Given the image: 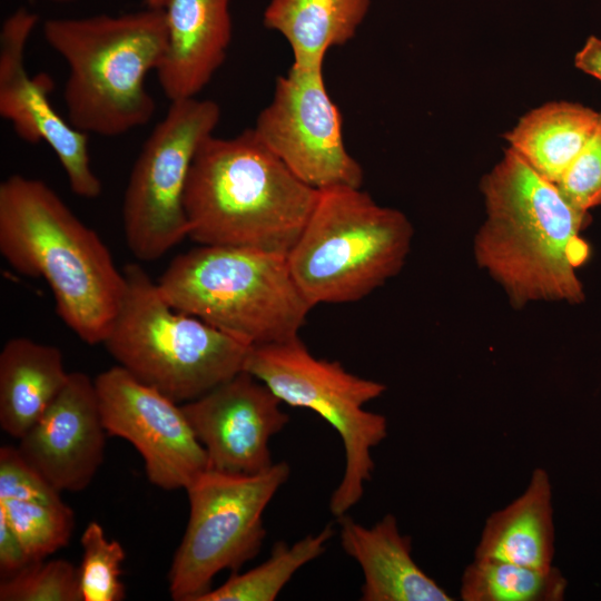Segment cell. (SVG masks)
Wrapping results in <instances>:
<instances>
[{
	"instance_id": "cell-1",
	"label": "cell",
	"mask_w": 601,
	"mask_h": 601,
	"mask_svg": "<svg viewBox=\"0 0 601 601\" xmlns=\"http://www.w3.org/2000/svg\"><path fill=\"white\" fill-rule=\"evenodd\" d=\"M485 219L473 244L475 260L521 308L533 302L584 299L578 268L589 257L581 237L588 213L510 147L481 180Z\"/></svg>"
},
{
	"instance_id": "cell-2",
	"label": "cell",
	"mask_w": 601,
	"mask_h": 601,
	"mask_svg": "<svg viewBox=\"0 0 601 601\" xmlns=\"http://www.w3.org/2000/svg\"><path fill=\"white\" fill-rule=\"evenodd\" d=\"M0 252L20 275L46 280L57 314L82 342L104 343L124 297V272L48 184L18 174L0 184Z\"/></svg>"
},
{
	"instance_id": "cell-3",
	"label": "cell",
	"mask_w": 601,
	"mask_h": 601,
	"mask_svg": "<svg viewBox=\"0 0 601 601\" xmlns=\"http://www.w3.org/2000/svg\"><path fill=\"white\" fill-rule=\"evenodd\" d=\"M317 197L318 190L295 176L253 129L230 138L211 135L187 179L188 238L287 256Z\"/></svg>"
},
{
	"instance_id": "cell-4",
	"label": "cell",
	"mask_w": 601,
	"mask_h": 601,
	"mask_svg": "<svg viewBox=\"0 0 601 601\" xmlns=\"http://www.w3.org/2000/svg\"><path fill=\"white\" fill-rule=\"evenodd\" d=\"M42 30L68 67L63 101L75 128L116 137L150 121L156 104L146 77L167 46L162 9L53 18Z\"/></svg>"
},
{
	"instance_id": "cell-5",
	"label": "cell",
	"mask_w": 601,
	"mask_h": 601,
	"mask_svg": "<svg viewBox=\"0 0 601 601\" xmlns=\"http://www.w3.org/2000/svg\"><path fill=\"white\" fill-rule=\"evenodd\" d=\"M157 284L175 309L248 346L298 336L313 308L286 256L249 248L200 245L175 257Z\"/></svg>"
},
{
	"instance_id": "cell-6",
	"label": "cell",
	"mask_w": 601,
	"mask_h": 601,
	"mask_svg": "<svg viewBox=\"0 0 601 601\" xmlns=\"http://www.w3.org/2000/svg\"><path fill=\"white\" fill-rule=\"evenodd\" d=\"M122 272L124 297L102 343L120 367L177 404L244 371L250 346L175 309L140 265Z\"/></svg>"
},
{
	"instance_id": "cell-7",
	"label": "cell",
	"mask_w": 601,
	"mask_h": 601,
	"mask_svg": "<svg viewBox=\"0 0 601 601\" xmlns=\"http://www.w3.org/2000/svg\"><path fill=\"white\" fill-rule=\"evenodd\" d=\"M413 227L362 187L318 190L315 207L288 253L290 273L312 307L356 302L397 275Z\"/></svg>"
},
{
	"instance_id": "cell-8",
	"label": "cell",
	"mask_w": 601,
	"mask_h": 601,
	"mask_svg": "<svg viewBox=\"0 0 601 601\" xmlns=\"http://www.w3.org/2000/svg\"><path fill=\"white\" fill-rule=\"evenodd\" d=\"M244 370L283 403L315 412L337 432L345 466L329 510L336 519L346 514L372 480V450L387 436L386 417L365 408L386 386L349 373L336 361L315 357L299 336L250 346Z\"/></svg>"
},
{
	"instance_id": "cell-9",
	"label": "cell",
	"mask_w": 601,
	"mask_h": 601,
	"mask_svg": "<svg viewBox=\"0 0 601 601\" xmlns=\"http://www.w3.org/2000/svg\"><path fill=\"white\" fill-rule=\"evenodd\" d=\"M287 462L256 474L208 467L187 487L189 518L168 573L176 601H198L224 570L236 571L260 551L263 513L288 480Z\"/></svg>"
},
{
	"instance_id": "cell-10",
	"label": "cell",
	"mask_w": 601,
	"mask_h": 601,
	"mask_svg": "<svg viewBox=\"0 0 601 601\" xmlns=\"http://www.w3.org/2000/svg\"><path fill=\"white\" fill-rule=\"evenodd\" d=\"M209 99L171 101L145 141L131 169L122 204L129 250L141 262L162 257L188 237L184 195L200 145L220 121Z\"/></svg>"
},
{
	"instance_id": "cell-11",
	"label": "cell",
	"mask_w": 601,
	"mask_h": 601,
	"mask_svg": "<svg viewBox=\"0 0 601 601\" xmlns=\"http://www.w3.org/2000/svg\"><path fill=\"white\" fill-rule=\"evenodd\" d=\"M252 129L308 186L362 187L364 171L345 147L342 116L326 89L323 68L292 65L277 78L273 99Z\"/></svg>"
},
{
	"instance_id": "cell-12",
	"label": "cell",
	"mask_w": 601,
	"mask_h": 601,
	"mask_svg": "<svg viewBox=\"0 0 601 601\" xmlns=\"http://www.w3.org/2000/svg\"><path fill=\"white\" fill-rule=\"evenodd\" d=\"M107 434L128 441L141 455L151 484L186 487L208 466L180 404L140 383L119 365L95 378Z\"/></svg>"
},
{
	"instance_id": "cell-13",
	"label": "cell",
	"mask_w": 601,
	"mask_h": 601,
	"mask_svg": "<svg viewBox=\"0 0 601 601\" xmlns=\"http://www.w3.org/2000/svg\"><path fill=\"white\" fill-rule=\"evenodd\" d=\"M38 14L18 8L0 30V116L29 144L46 142L59 160L71 191L87 199L101 194L102 185L91 168L88 135L75 128L53 108L50 76H30L24 60L27 42Z\"/></svg>"
},
{
	"instance_id": "cell-14",
	"label": "cell",
	"mask_w": 601,
	"mask_h": 601,
	"mask_svg": "<svg viewBox=\"0 0 601 601\" xmlns=\"http://www.w3.org/2000/svg\"><path fill=\"white\" fill-rule=\"evenodd\" d=\"M283 402L242 371L200 397L180 404L214 470L256 474L274 463L269 440L289 422Z\"/></svg>"
},
{
	"instance_id": "cell-15",
	"label": "cell",
	"mask_w": 601,
	"mask_h": 601,
	"mask_svg": "<svg viewBox=\"0 0 601 601\" xmlns=\"http://www.w3.org/2000/svg\"><path fill=\"white\" fill-rule=\"evenodd\" d=\"M107 435L95 380L70 372L66 385L19 439L17 449L59 492H80L104 462Z\"/></svg>"
},
{
	"instance_id": "cell-16",
	"label": "cell",
	"mask_w": 601,
	"mask_h": 601,
	"mask_svg": "<svg viewBox=\"0 0 601 601\" xmlns=\"http://www.w3.org/2000/svg\"><path fill=\"white\" fill-rule=\"evenodd\" d=\"M167 46L157 77L171 101L196 98L226 59L231 41L230 0H167Z\"/></svg>"
},
{
	"instance_id": "cell-17",
	"label": "cell",
	"mask_w": 601,
	"mask_h": 601,
	"mask_svg": "<svg viewBox=\"0 0 601 601\" xmlns=\"http://www.w3.org/2000/svg\"><path fill=\"white\" fill-rule=\"evenodd\" d=\"M341 545L361 566L362 601H453L412 556V540L393 514L364 526L347 514L337 518Z\"/></svg>"
},
{
	"instance_id": "cell-18",
	"label": "cell",
	"mask_w": 601,
	"mask_h": 601,
	"mask_svg": "<svg viewBox=\"0 0 601 601\" xmlns=\"http://www.w3.org/2000/svg\"><path fill=\"white\" fill-rule=\"evenodd\" d=\"M552 483L548 471H532L525 490L484 523L474 558L550 570L554 558Z\"/></svg>"
},
{
	"instance_id": "cell-19",
	"label": "cell",
	"mask_w": 601,
	"mask_h": 601,
	"mask_svg": "<svg viewBox=\"0 0 601 601\" xmlns=\"http://www.w3.org/2000/svg\"><path fill=\"white\" fill-rule=\"evenodd\" d=\"M61 351L28 337H12L0 353V426L19 440L66 385Z\"/></svg>"
},
{
	"instance_id": "cell-20",
	"label": "cell",
	"mask_w": 601,
	"mask_h": 601,
	"mask_svg": "<svg viewBox=\"0 0 601 601\" xmlns=\"http://www.w3.org/2000/svg\"><path fill=\"white\" fill-rule=\"evenodd\" d=\"M370 7L371 0H272L263 23L286 39L293 66L319 69L331 48L355 37Z\"/></svg>"
},
{
	"instance_id": "cell-21",
	"label": "cell",
	"mask_w": 601,
	"mask_h": 601,
	"mask_svg": "<svg viewBox=\"0 0 601 601\" xmlns=\"http://www.w3.org/2000/svg\"><path fill=\"white\" fill-rule=\"evenodd\" d=\"M600 115L575 102H548L525 114L505 139L534 170L555 184L593 135Z\"/></svg>"
},
{
	"instance_id": "cell-22",
	"label": "cell",
	"mask_w": 601,
	"mask_h": 601,
	"mask_svg": "<svg viewBox=\"0 0 601 601\" xmlns=\"http://www.w3.org/2000/svg\"><path fill=\"white\" fill-rule=\"evenodd\" d=\"M568 580L552 566L539 570L512 562L474 558L464 569L463 601H562Z\"/></svg>"
},
{
	"instance_id": "cell-23",
	"label": "cell",
	"mask_w": 601,
	"mask_h": 601,
	"mask_svg": "<svg viewBox=\"0 0 601 601\" xmlns=\"http://www.w3.org/2000/svg\"><path fill=\"white\" fill-rule=\"evenodd\" d=\"M333 534L332 524H327L292 545L276 542L265 562L244 573H234L198 601H273L302 566L325 552Z\"/></svg>"
},
{
	"instance_id": "cell-24",
	"label": "cell",
	"mask_w": 601,
	"mask_h": 601,
	"mask_svg": "<svg viewBox=\"0 0 601 601\" xmlns=\"http://www.w3.org/2000/svg\"><path fill=\"white\" fill-rule=\"evenodd\" d=\"M0 514L32 561L43 560L66 546L75 529V513L59 491L0 500Z\"/></svg>"
},
{
	"instance_id": "cell-25",
	"label": "cell",
	"mask_w": 601,
	"mask_h": 601,
	"mask_svg": "<svg viewBox=\"0 0 601 601\" xmlns=\"http://www.w3.org/2000/svg\"><path fill=\"white\" fill-rule=\"evenodd\" d=\"M82 559L78 568L81 601H121L126 589L120 580L126 553L116 540L107 539L96 521L86 526L80 539Z\"/></svg>"
},
{
	"instance_id": "cell-26",
	"label": "cell",
	"mask_w": 601,
	"mask_h": 601,
	"mask_svg": "<svg viewBox=\"0 0 601 601\" xmlns=\"http://www.w3.org/2000/svg\"><path fill=\"white\" fill-rule=\"evenodd\" d=\"M1 601H81L78 569L63 559L33 561L0 583Z\"/></svg>"
},
{
	"instance_id": "cell-27",
	"label": "cell",
	"mask_w": 601,
	"mask_h": 601,
	"mask_svg": "<svg viewBox=\"0 0 601 601\" xmlns=\"http://www.w3.org/2000/svg\"><path fill=\"white\" fill-rule=\"evenodd\" d=\"M555 184L582 213L601 205V115L593 135Z\"/></svg>"
},
{
	"instance_id": "cell-28",
	"label": "cell",
	"mask_w": 601,
	"mask_h": 601,
	"mask_svg": "<svg viewBox=\"0 0 601 601\" xmlns=\"http://www.w3.org/2000/svg\"><path fill=\"white\" fill-rule=\"evenodd\" d=\"M33 562L20 540L0 514V572L1 578L10 577Z\"/></svg>"
},
{
	"instance_id": "cell-29",
	"label": "cell",
	"mask_w": 601,
	"mask_h": 601,
	"mask_svg": "<svg viewBox=\"0 0 601 601\" xmlns=\"http://www.w3.org/2000/svg\"><path fill=\"white\" fill-rule=\"evenodd\" d=\"M574 63L578 69L601 81V39L589 37L577 52Z\"/></svg>"
},
{
	"instance_id": "cell-30",
	"label": "cell",
	"mask_w": 601,
	"mask_h": 601,
	"mask_svg": "<svg viewBox=\"0 0 601 601\" xmlns=\"http://www.w3.org/2000/svg\"><path fill=\"white\" fill-rule=\"evenodd\" d=\"M167 0H145L146 7L162 9Z\"/></svg>"
},
{
	"instance_id": "cell-31",
	"label": "cell",
	"mask_w": 601,
	"mask_h": 601,
	"mask_svg": "<svg viewBox=\"0 0 601 601\" xmlns=\"http://www.w3.org/2000/svg\"><path fill=\"white\" fill-rule=\"evenodd\" d=\"M51 1H55V2H69V1H72V0H51Z\"/></svg>"
}]
</instances>
